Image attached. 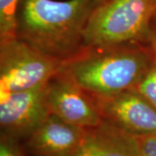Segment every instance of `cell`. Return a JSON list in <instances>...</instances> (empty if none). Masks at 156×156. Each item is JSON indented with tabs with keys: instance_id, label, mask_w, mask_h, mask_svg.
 Listing matches in <instances>:
<instances>
[{
	"instance_id": "8992f818",
	"label": "cell",
	"mask_w": 156,
	"mask_h": 156,
	"mask_svg": "<svg viewBox=\"0 0 156 156\" xmlns=\"http://www.w3.org/2000/svg\"><path fill=\"white\" fill-rule=\"evenodd\" d=\"M45 86L0 94L1 134L24 140L50 115Z\"/></svg>"
},
{
	"instance_id": "52a82bcc",
	"label": "cell",
	"mask_w": 156,
	"mask_h": 156,
	"mask_svg": "<svg viewBox=\"0 0 156 156\" xmlns=\"http://www.w3.org/2000/svg\"><path fill=\"white\" fill-rule=\"evenodd\" d=\"M95 100L103 122L134 137L156 132V110L134 88Z\"/></svg>"
},
{
	"instance_id": "9c48e42d",
	"label": "cell",
	"mask_w": 156,
	"mask_h": 156,
	"mask_svg": "<svg viewBox=\"0 0 156 156\" xmlns=\"http://www.w3.org/2000/svg\"><path fill=\"white\" fill-rule=\"evenodd\" d=\"M72 156H140L136 137L103 122L87 128Z\"/></svg>"
},
{
	"instance_id": "9a60e30c",
	"label": "cell",
	"mask_w": 156,
	"mask_h": 156,
	"mask_svg": "<svg viewBox=\"0 0 156 156\" xmlns=\"http://www.w3.org/2000/svg\"><path fill=\"white\" fill-rule=\"evenodd\" d=\"M94 1H95V5L97 6L101 4H102V3H104V2H106L107 0H94Z\"/></svg>"
},
{
	"instance_id": "277c9868",
	"label": "cell",
	"mask_w": 156,
	"mask_h": 156,
	"mask_svg": "<svg viewBox=\"0 0 156 156\" xmlns=\"http://www.w3.org/2000/svg\"><path fill=\"white\" fill-rule=\"evenodd\" d=\"M62 63L17 37L0 43V94L44 85Z\"/></svg>"
},
{
	"instance_id": "8fae6325",
	"label": "cell",
	"mask_w": 156,
	"mask_h": 156,
	"mask_svg": "<svg viewBox=\"0 0 156 156\" xmlns=\"http://www.w3.org/2000/svg\"><path fill=\"white\" fill-rule=\"evenodd\" d=\"M156 110V56L145 76L134 87Z\"/></svg>"
},
{
	"instance_id": "7c38bea8",
	"label": "cell",
	"mask_w": 156,
	"mask_h": 156,
	"mask_svg": "<svg viewBox=\"0 0 156 156\" xmlns=\"http://www.w3.org/2000/svg\"><path fill=\"white\" fill-rule=\"evenodd\" d=\"M0 156H29L20 140L1 134Z\"/></svg>"
},
{
	"instance_id": "3957f363",
	"label": "cell",
	"mask_w": 156,
	"mask_h": 156,
	"mask_svg": "<svg viewBox=\"0 0 156 156\" xmlns=\"http://www.w3.org/2000/svg\"><path fill=\"white\" fill-rule=\"evenodd\" d=\"M156 9L152 0H107L95 6L84 30L85 47L147 44Z\"/></svg>"
},
{
	"instance_id": "6da1fadb",
	"label": "cell",
	"mask_w": 156,
	"mask_h": 156,
	"mask_svg": "<svg viewBox=\"0 0 156 156\" xmlns=\"http://www.w3.org/2000/svg\"><path fill=\"white\" fill-rule=\"evenodd\" d=\"M94 0H19L16 37L62 62L85 47Z\"/></svg>"
},
{
	"instance_id": "7a4b0ae2",
	"label": "cell",
	"mask_w": 156,
	"mask_h": 156,
	"mask_svg": "<svg viewBox=\"0 0 156 156\" xmlns=\"http://www.w3.org/2000/svg\"><path fill=\"white\" fill-rule=\"evenodd\" d=\"M148 44L84 47L62 63L65 74L95 99L118 94L135 87L154 61Z\"/></svg>"
},
{
	"instance_id": "4fadbf2b",
	"label": "cell",
	"mask_w": 156,
	"mask_h": 156,
	"mask_svg": "<svg viewBox=\"0 0 156 156\" xmlns=\"http://www.w3.org/2000/svg\"><path fill=\"white\" fill-rule=\"evenodd\" d=\"M140 156H156V132L136 137Z\"/></svg>"
},
{
	"instance_id": "30bf717a",
	"label": "cell",
	"mask_w": 156,
	"mask_h": 156,
	"mask_svg": "<svg viewBox=\"0 0 156 156\" xmlns=\"http://www.w3.org/2000/svg\"><path fill=\"white\" fill-rule=\"evenodd\" d=\"M19 0H0V43L15 38Z\"/></svg>"
},
{
	"instance_id": "5b68a950",
	"label": "cell",
	"mask_w": 156,
	"mask_h": 156,
	"mask_svg": "<svg viewBox=\"0 0 156 156\" xmlns=\"http://www.w3.org/2000/svg\"><path fill=\"white\" fill-rule=\"evenodd\" d=\"M50 114L66 122L91 128L102 122L95 98L63 73H56L45 86Z\"/></svg>"
},
{
	"instance_id": "2e32d148",
	"label": "cell",
	"mask_w": 156,
	"mask_h": 156,
	"mask_svg": "<svg viewBox=\"0 0 156 156\" xmlns=\"http://www.w3.org/2000/svg\"><path fill=\"white\" fill-rule=\"evenodd\" d=\"M152 2H153V4L154 5V7H155L156 9V0H152Z\"/></svg>"
},
{
	"instance_id": "5bb4252c",
	"label": "cell",
	"mask_w": 156,
	"mask_h": 156,
	"mask_svg": "<svg viewBox=\"0 0 156 156\" xmlns=\"http://www.w3.org/2000/svg\"><path fill=\"white\" fill-rule=\"evenodd\" d=\"M147 44L149 45L152 51L156 56V21L153 24L150 35L148 37V41H147Z\"/></svg>"
},
{
	"instance_id": "ba28073f",
	"label": "cell",
	"mask_w": 156,
	"mask_h": 156,
	"mask_svg": "<svg viewBox=\"0 0 156 156\" xmlns=\"http://www.w3.org/2000/svg\"><path fill=\"white\" fill-rule=\"evenodd\" d=\"M86 130L50 114L24 139L23 147L32 156H72L81 145Z\"/></svg>"
}]
</instances>
